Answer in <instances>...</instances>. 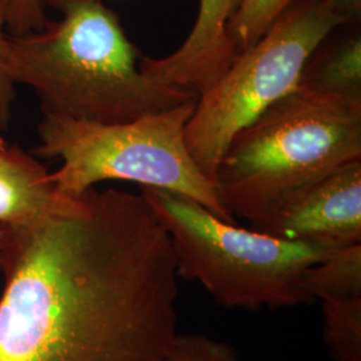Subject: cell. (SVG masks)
<instances>
[{"label":"cell","instance_id":"cell-1","mask_svg":"<svg viewBox=\"0 0 361 361\" xmlns=\"http://www.w3.org/2000/svg\"><path fill=\"white\" fill-rule=\"evenodd\" d=\"M0 361H164L178 335L171 240L142 194L91 188L0 225Z\"/></svg>","mask_w":361,"mask_h":361},{"label":"cell","instance_id":"cell-2","mask_svg":"<svg viewBox=\"0 0 361 361\" xmlns=\"http://www.w3.org/2000/svg\"><path fill=\"white\" fill-rule=\"evenodd\" d=\"M61 19L11 35L7 71L32 89L42 114L92 123H125L197 98L145 77L142 55L104 0H43Z\"/></svg>","mask_w":361,"mask_h":361},{"label":"cell","instance_id":"cell-3","mask_svg":"<svg viewBox=\"0 0 361 361\" xmlns=\"http://www.w3.org/2000/svg\"><path fill=\"white\" fill-rule=\"evenodd\" d=\"M355 161H361V99L298 85L233 138L213 183L233 219L252 225Z\"/></svg>","mask_w":361,"mask_h":361},{"label":"cell","instance_id":"cell-4","mask_svg":"<svg viewBox=\"0 0 361 361\" xmlns=\"http://www.w3.org/2000/svg\"><path fill=\"white\" fill-rule=\"evenodd\" d=\"M141 194L171 240L178 277L200 283L221 307L281 310L314 302L304 273L335 250L237 226L165 189L142 188Z\"/></svg>","mask_w":361,"mask_h":361},{"label":"cell","instance_id":"cell-5","mask_svg":"<svg viewBox=\"0 0 361 361\" xmlns=\"http://www.w3.org/2000/svg\"><path fill=\"white\" fill-rule=\"evenodd\" d=\"M197 101L113 125L43 114L32 153L62 162L50 177L66 195L78 197L104 180H129L185 195L219 219L235 222L186 145L185 128Z\"/></svg>","mask_w":361,"mask_h":361},{"label":"cell","instance_id":"cell-6","mask_svg":"<svg viewBox=\"0 0 361 361\" xmlns=\"http://www.w3.org/2000/svg\"><path fill=\"white\" fill-rule=\"evenodd\" d=\"M345 23L326 0H301L198 97L185 140L210 180L233 138L296 89L314 52Z\"/></svg>","mask_w":361,"mask_h":361},{"label":"cell","instance_id":"cell-7","mask_svg":"<svg viewBox=\"0 0 361 361\" xmlns=\"http://www.w3.org/2000/svg\"><path fill=\"white\" fill-rule=\"evenodd\" d=\"M250 229L329 250L361 244V161L301 189Z\"/></svg>","mask_w":361,"mask_h":361},{"label":"cell","instance_id":"cell-8","mask_svg":"<svg viewBox=\"0 0 361 361\" xmlns=\"http://www.w3.org/2000/svg\"><path fill=\"white\" fill-rule=\"evenodd\" d=\"M238 4L240 0H200L195 23L180 49L159 59L142 56L143 75L200 97L237 56L228 23Z\"/></svg>","mask_w":361,"mask_h":361},{"label":"cell","instance_id":"cell-9","mask_svg":"<svg viewBox=\"0 0 361 361\" xmlns=\"http://www.w3.org/2000/svg\"><path fill=\"white\" fill-rule=\"evenodd\" d=\"M35 155L8 145L0 155V225L22 224L52 213L71 198L56 190Z\"/></svg>","mask_w":361,"mask_h":361},{"label":"cell","instance_id":"cell-10","mask_svg":"<svg viewBox=\"0 0 361 361\" xmlns=\"http://www.w3.org/2000/svg\"><path fill=\"white\" fill-rule=\"evenodd\" d=\"M314 68L305 67L300 85L347 98L361 99V38L355 35L331 50Z\"/></svg>","mask_w":361,"mask_h":361},{"label":"cell","instance_id":"cell-11","mask_svg":"<svg viewBox=\"0 0 361 361\" xmlns=\"http://www.w3.org/2000/svg\"><path fill=\"white\" fill-rule=\"evenodd\" d=\"M305 289L316 300L361 297V244L337 249L304 273Z\"/></svg>","mask_w":361,"mask_h":361},{"label":"cell","instance_id":"cell-12","mask_svg":"<svg viewBox=\"0 0 361 361\" xmlns=\"http://www.w3.org/2000/svg\"><path fill=\"white\" fill-rule=\"evenodd\" d=\"M325 347L335 361H361V297L322 300Z\"/></svg>","mask_w":361,"mask_h":361},{"label":"cell","instance_id":"cell-13","mask_svg":"<svg viewBox=\"0 0 361 361\" xmlns=\"http://www.w3.org/2000/svg\"><path fill=\"white\" fill-rule=\"evenodd\" d=\"M301 0H240L228 23V34L237 54L253 47L271 25Z\"/></svg>","mask_w":361,"mask_h":361},{"label":"cell","instance_id":"cell-14","mask_svg":"<svg viewBox=\"0 0 361 361\" xmlns=\"http://www.w3.org/2000/svg\"><path fill=\"white\" fill-rule=\"evenodd\" d=\"M164 361H241L235 348L202 334H180L173 340Z\"/></svg>","mask_w":361,"mask_h":361},{"label":"cell","instance_id":"cell-15","mask_svg":"<svg viewBox=\"0 0 361 361\" xmlns=\"http://www.w3.org/2000/svg\"><path fill=\"white\" fill-rule=\"evenodd\" d=\"M10 0H0V131L8 128L15 102V83L7 71L10 32L7 30Z\"/></svg>","mask_w":361,"mask_h":361},{"label":"cell","instance_id":"cell-16","mask_svg":"<svg viewBox=\"0 0 361 361\" xmlns=\"http://www.w3.org/2000/svg\"><path fill=\"white\" fill-rule=\"evenodd\" d=\"M43 0H10L7 30L11 35L39 31L47 23Z\"/></svg>","mask_w":361,"mask_h":361},{"label":"cell","instance_id":"cell-17","mask_svg":"<svg viewBox=\"0 0 361 361\" xmlns=\"http://www.w3.org/2000/svg\"><path fill=\"white\" fill-rule=\"evenodd\" d=\"M336 13L347 22H356L360 18L361 0H326Z\"/></svg>","mask_w":361,"mask_h":361},{"label":"cell","instance_id":"cell-18","mask_svg":"<svg viewBox=\"0 0 361 361\" xmlns=\"http://www.w3.org/2000/svg\"><path fill=\"white\" fill-rule=\"evenodd\" d=\"M7 146H8V143L6 142V141H4V140L0 137V155L3 154V153L6 152Z\"/></svg>","mask_w":361,"mask_h":361}]
</instances>
